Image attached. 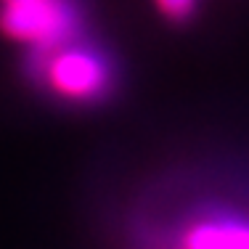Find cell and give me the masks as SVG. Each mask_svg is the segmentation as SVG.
I'll return each instance as SVG.
<instances>
[{
  "mask_svg": "<svg viewBox=\"0 0 249 249\" xmlns=\"http://www.w3.org/2000/svg\"><path fill=\"white\" fill-rule=\"evenodd\" d=\"M21 72L40 96L77 109L101 106L120 85L117 58L90 35L51 51L24 53Z\"/></svg>",
  "mask_w": 249,
  "mask_h": 249,
  "instance_id": "1",
  "label": "cell"
},
{
  "mask_svg": "<svg viewBox=\"0 0 249 249\" xmlns=\"http://www.w3.org/2000/svg\"><path fill=\"white\" fill-rule=\"evenodd\" d=\"M151 3H154V11H157L167 24L183 27V24L196 19L201 0H151Z\"/></svg>",
  "mask_w": 249,
  "mask_h": 249,
  "instance_id": "4",
  "label": "cell"
},
{
  "mask_svg": "<svg viewBox=\"0 0 249 249\" xmlns=\"http://www.w3.org/2000/svg\"><path fill=\"white\" fill-rule=\"evenodd\" d=\"M0 37L24 53L51 51L88 37L82 0H0Z\"/></svg>",
  "mask_w": 249,
  "mask_h": 249,
  "instance_id": "2",
  "label": "cell"
},
{
  "mask_svg": "<svg viewBox=\"0 0 249 249\" xmlns=\"http://www.w3.org/2000/svg\"><path fill=\"white\" fill-rule=\"evenodd\" d=\"M183 249H249V223L201 220L186 231Z\"/></svg>",
  "mask_w": 249,
  "mask_h": 249,
  "instance_id": "3",
  "label": "cell"
}]
</instances>
